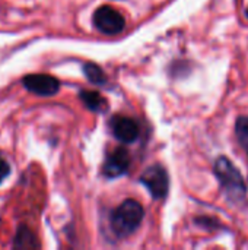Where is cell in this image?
I'll return each mask as SVG.
<instances>
[{
	"label": "cell",
	"instance_id": "6da1fadb",
	"mask_svg": "<svg viewBox=\"0 0 248 250\" xmlns=\"http://www.w3.org/2000/svg\"><path fill=\"white\" fill-rule=\"evenodd\" d=\"M215 176L219 180V185L231 204H241L247 196V185L241 171L232 164L227 157H219L213 164Z\"/></svg>",
	"mask_w": 248,
	"mask_h": 250
},
{
	"label": "cell",
	"instance_id": "7a4b0ae2",
	"mask_svg": "<svg viewBox=\"0 0 248 250\" xmlns=\"http://www.w3.org/2000/svg\"><path fill=\"white\" fill-rule=\"evenodd\" d=\"M145 217L143 207L134 201L127 199L118 205L110 215V227L115 237L126 239L132 236L142 224Z\"/></svg>",
	"mask_w": 248,
	"mask_h": 250
},
{
	"label": "cell",
	"instance_id": "3957f363",
	"mask_svg": "<svg viewBox=\"0 0 248 250\" xmlns=\"http://www.w3.org/2000/svg\"><path fill=\"white\" fill-rule=\"evenodd\" d=\"M140 183L149 190L153 199H164L168 195L170 189V176L164 166L153 164L148 167L140 176Z\"/></svg>",
	"mask_w": 248,
	"mask_h": 250
},
{
	"label": "cell",
	"instance_id": "277c9868",
	"mask_svg": "<svg viewBox=\"0 0 248 250\" xmlns=\"http://www.w3.org/2000/svg\"><path fill=\"white\" fill-rule=\"evenodd\" d=\"M92 22L94 26L105 35H117L126 26L124 16L108 4H104L95 10Z\"/></svg>",
	"mask_w": 248,
	"mask_h": 250
},
{
	"label": "cell",
	"instance_id": "5b68a950",
	"mask_svg": "<svg viewBox=\"0 0 248 250\" xmlns=\"http://www.w3.org/2000/svg\"><path fill=\"white\" fill-rule=\"evenodd\" d=\"M22 85L26 91L38 97H53L60 89V82L57 78L47 73H32L22 79Z\"/></svg>",
	"mask_w": 248,
	"mask_h": 250
},
{
	"label": "cell",
	"instance_id": "8992f818",
	"mask_svg": "<svg viewBox=\"0 0 248 250\" xmlns=\"http://www.w3.org/2000/svg\"><path fill=\"white\" fill-rule=\"evenodd\" d=\"M129 167H130V155L126 148L120 146L115 148L111 154H108L102 167V173L107 179H115L127 173Z\"/></svg>",
	"mask_w": 248,
	"mask_h": 250
},
{
	"label": "cell",
	"instance_id": "52a82bcc",
	"mask_svg": "<svg viewBox=\"0 0 248 250\" xmlns=\"http://www.w3.org/2000/svg\"><path fill=\"white\" fill-rule=\"evenodd\" d=\"M111 130L115 139H118L121 144H132L139 136V125L126 116H114L111 119Z\"/></svg>",
	"mask_w": 248,
	"mask_h": 250
},
{
	"label": "cell",
	"instance_id": "ba28073f",
	"mask_svg": "<svg viewBox=\"0 0 248 250\" xmlns=\"http://www.w3.org/2000/svg\"><path fill=\"white\" fill-rule=\"evenodd\" d=\"M79 98L80 101L85 104V107L91 111H96V113H104L108 108V103L105 101V98L96 92V91H80L79 92Z\"/></svg>",
	"mask_w": 248,
	"mask_h": 250
},
{
	"label": "cell",
	"instance_id": "9c48e42d",
	"mask_svg": "<svg viewBox=\"0 0 248 250\" xmlns=\"http://www.w3.org/2000/svg\"><path fill=\"white\" fill-rule=\"evenodd\" d=\"M13 248H16V249H34V248H39V243H38L37 237L34 236V233L26 226H20L16 230V234L13 239Z\"/></svg>",
	"mask_w": 248,
	"mask_h": 250
},
{
	"label": "cell",
	"instance_id": "30bf717a",
	"mask_svg": "<svg viewBox=\"0 0 248 250\" xmlns=\"http://www.w3.org/2000/svg\"><path fill=\"white\" fill-rule=\"evenodd\" d=\"M83 73H85L86 79L94 85H105L107 83V76H105L104 70L95 63H85Z\"/></svg>",
	"mask_w": 248,
	"mask_h": 250
},
{
	"label": "cell",
	"instance_id": "8fae6325",
	"mask_svg": "<svg viewBox=\"0 0 248 250\" xmlns=\"http://www.w3.org/2000/svg\"><path fill=\"white\" fill-rule=\"evenodd\" d=\"M235 136L248 155V117H238L235 122Z\"/></svg>",
	"mask_w": 248,
	"mask_h": 250
},
{
	"label": "cell",
	"instance_id": "7c38bea8",
	"mask_svg": "<svg viewBox=\"0 0 248 250\" xmlns=\"http://www.w3.org/2000/svg\"><path fill=\"white\" fill-rule=\"evenodd\" d=\"M10 176V166H9V163L3 158V157H0V185L4 182V179H7Z\"/></svg>",
	"mask_w": 248,
	"mask_h": 250
},
{
	"label": "cell",
	"instance_id": "4fadbf2b",
	"mask_svg": "<svg viewBox=\"0 0 248 250\" xmlns=\"http://www.w3.org/2000/svg\"><path fill=\"white\" fill-rule=\"evenodd\" d=\"M246 15H247V18H248V9H247V10H246Z\"/></svg>",
	"mask_w": 248,
	"mask_h": 250
}]
</instances>
